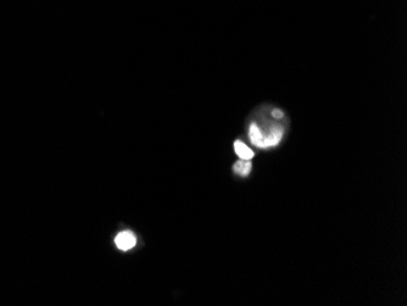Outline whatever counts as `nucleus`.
<instances>
[{
  "label": "nucleus",
  "mask_w": 407,
  "mask_h": 306,
  "mask_svg": "<svg viewBox=\"0 0 407 306\" xmlns=\"http://www.w3.org/2000/svg\"><path fill=\"white\" fill-rule=\"evenodd\" d=\"M137 239L135 236L132 233V232H121L115 239V244L117 245V248L119 250H129L133 246L135 245Z\"/></svg>",
  "instance_id": "nucleus-1"
},
{
  "label": "nucleus",
  "mask_w": 407,
  "mask_h": 306,
  "mask_svg": "<svg viewBox=\"0 0 407 306\" xmlns=\"http://www.w3.org/2000/svg\"><path fill=\"white\" fill-rule=\"evenodd\" d=\"M249 137L251 143L255 144L256 146H258V148H264V137L256 123H252L251 126H250Z\"/></svg>",
  "instance_id": "nucleus-2"
},
{
  "label": "nucleus",
  "mask_w": 407,
  "mask_h": 306,
  "mask_svg": "<svg viewBox=\"0 0 407 306\" xmlns=\"http://www.w3.org/2000/svg\"><path fill=\"white\" fill-rule=\"evenodd\" d=\"M282 135H283V131H282L280 127H276L267 137H264V148L277 145L282 139Z\"/></svg>",
  "instance_id": "nucleus-3"
},
{
  "label": "nucleus",
  "mask_w": 407,
  "mask_h": 306,
  "mask_svg": "<svg viewBox=\"0 0 407 306\" xmlns=\"http://www.w3.org/2000/svg\"><path fill=\"white\" fill-rule=\"evenodd\" d=\"M234 150L241 160H250L251 158H254V152H252V150L250 148H247L245 144L241 143V141H239V140L234 143Z\"/></svg>",
  "instance_id": "nucleus-4"
},
{
  "label": "nucleus",
  "mask_w": 407,
  "mask_h": 306,
  "mask_svg": "<svg viewBox=\"0 0 407 306\" xmlns=\"http://www.w3.org/2000/svg\"><path fill=\"white\" fill-rule=\"evenodd\" d=\"M233 170L239 175L246 176L250 172V170H251V165H250V163L247 160H240L233 166Z\"/></svg>",
  "instance_id": "nucleus-5"
},
{
  "label": "nucleus",
  "mask_w": 407,
  "mask_h": 306,
  "mask_svg": "<svg viewBox=\"0 0 407 306\" xmlns=\"http://www.w3.org/2000/svg\"><path fill=\"white\" fill-rule=\"evenodd\" d=\"M272 116H273V117H275V118H283L284 114L281 111V110L275 109V110H273V111H272Z\"/></svg>",
  "instance_id": "nucleus-6"
}]
</instances>
